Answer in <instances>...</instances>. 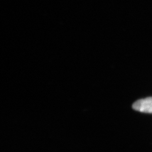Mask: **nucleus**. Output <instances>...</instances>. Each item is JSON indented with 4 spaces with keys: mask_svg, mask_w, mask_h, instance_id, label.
Returning a JSON list of instances; mask_svg holds the SVG:
<instances>
[{
    "mask_svg": "<svg viewBox=\"0 0 152 152\" xmlns=\"http://www.w3.org/2000/svg\"><path fill=\"white\" fill-rule=\"evenodd\" d=\"M132 108L140 112L152 113V97L140 99L132 105Z\"/></svg>",
    "mask_w": 152,
    "mask_h": 152,
    "instance_id": "nucleus-1",
    "label": "nucleus"
}]
</instances>
